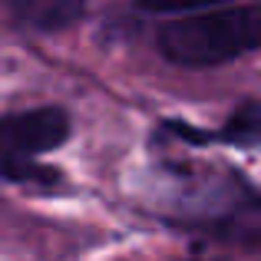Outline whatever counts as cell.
Returning <instances> with one entry per match:
<instances>
[{"label":"cell","mask_w":261,"mask_h":261,"mask_svg":"<svg viewBox=\"0 0 261 261\" xmlns=\"http://www.w3.org/2000/svg\"><path fill=\"white\" fill-rule=\"evenodd\" d=\"M159 46L172 63L215 66L261 50V7H222L169 23Z\"/></svg>","instance_id":"obj_1"},{"label":"cell","mask_w":261,"mask_h":261,"mask_svg":"<svg viewBox=\"0 0 261 261\" xmlns=\"http://www.w3.org/2000/svg\"><path fill=\"white\" fill-rule=\"evenodd\" d=\"M178 225L198 228L225 245H238L261 255V195L235 182L222 189L195 192L178 205Z\"/></svg>","instance_id":"obj_2"},{"label":"cell","mask_w":261,"mask_h":261,"mask_svg":"<svg viewBox=\"0 0 261 261\" xmlns=\"http://www.w3.org/2000/svg\"><path fill=\"white\" fill-rule=\"evenodd\" d=\"M70 139V116L60 106H40L27 113H10L0 119V166L30 162L53 152Z\"/></svg>","instance_id":"obj_3"},{"label":"cell","mask_w":261,"mask_h":261,"mask_svg":"<svg viewBox=\"0 0 261 261\" xmlns=\"http://www.w3.org/2000/svg\"><path fill=\"white\" fill-rule=\"evenodd\" d=\"M172 133H178V139H189V142H225V146H258L261 142V102H242L235 113L228 116L222 129L215 133H198L192 126H182V122H172Z\"/></svg>","instance_id":"obj_4"},{"label":"cell","mask_w":261,"mask_h":261,"mask_svg":"<svg viewBox=\"0 0 261 261\" xmlns=\"http://www.w3.org/2000/svg\"><path fill=\"white\" fill-rule=\"evenodd\" d=\"M10 10L37 30H63L83 17V0H10Z\"/></svg>","instance_id":"obj_5"},{"label":"cell","mask_w":261,"mask_h":261,"mask_svg":"<svg viewBox=\"0 0 261 261\" xmlns=\"http://www.w3.org/2000/svg\"><path fill=\"white\" fill-rule=\"evenodd\" d=\"M208 4H222V0H139L142 10H155V13H182V10H198Z\"/></svg>","instance_id":"obj_6"}]
</instances>
